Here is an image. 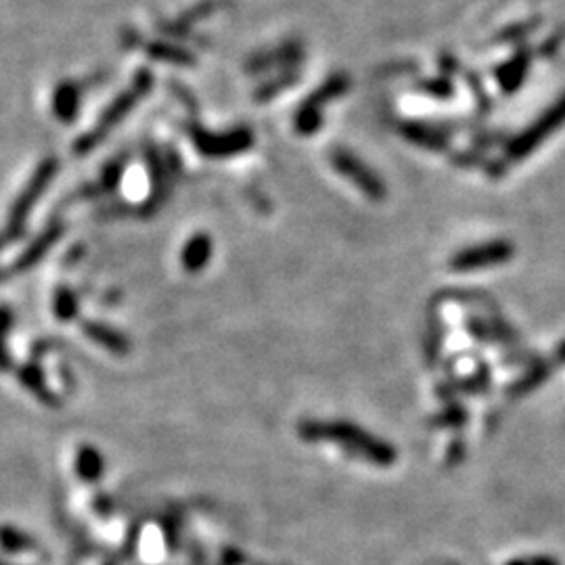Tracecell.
I'll return each instance as SVG.
<instances>
[{"instance_id":"8","label":"cell","mask_w":565,"mask_h":565,"mask_svg":"<svg viewBox=\"0 0 565 565\" xmlns=\"http://www.w3.org/2000/svg\"><path fill=\"white\" fill-rule=\"evenodd\" d=\"M15 375H17L19 385L30 392L36 401L48 406V409H59L61 398L57 392L51 388V383H48V379L45 375L43 367L38 364V361H32L30 358V361L22 362L19 367H15Z\"/></svg>"},{"instance_id":"15","label":"cell","mask_w":565,"mask_h":565,"mask_svg":"<svg viewBox=\"0 0 565 565\" xmlns=\"http://www.w3.org/2000/svg\"><path fill=\"white\" fill-rule=\"evenodd\" d=\"M0 547L11 553H22V550L36 549V542L30 534L15 526H0Z\"/></svg>"},{"instance_id":"6","label":"cell","mask_w":565,"mask_h":565,"mask_svg":"<svg viewBox=\"0 0 565 565\" xmlns=\"http://www.w3.org/2000/svg\"><path fill=\"white\" fill-rule=\"evenodd\" d=\"M65 229L67 226L61 218L51 220V223L45 226V231L34 237L30 243L25 245V250L15 258V262H13V266L9 268L11 277L13 274H22V273L32 271V268H36L40 262L51 253L53 247L59 243L61 237L65 235Z\"/></svg>"},{"instance_id":"9","label":"cell","mask_w":565,"mask_h":565,"mask_svg":"<svg viewBox=\"0 0 565 565\" xmlns=\"http://www.w3.org/2000/svg\"><path fill=\"white\" fill-rule=\"evenodd\" d=\"M80 329H82V333L88 337V340L94 342L96 346H101L103 350H107V352H112V354L126 356L130 352V348H133L130 346L128 337L115 327L107 325V322L82 321Z\"/></svg>"},{"instance_id":"12","label":"cell","mask_w":565,"mask_h":565,"mask_svg":"<svg viewBox=\"0 0 565 565\" xmlns=\"http://www.w3.org/2000/svg\"><path fill=\"white\" fill-rule=\"evenodd\" d=\"M74 470L82 481L94 484V481H99L103 478V473H105V457H103L96 446L84 444L78 448V452H75Z\"/></svg>"},{"instance_id":"5","label":"cell","mask_w":565,"mask_h":565,"mask_svg":"<svg viewBox=\"0 0 565 565\" xmlns=\"http://www.w3.org/2000/svg\"><path fill=\"white\" fill-rule=\"evenodd\" d=\"M331 164H333V168L340 172L343 178H348V181L352 183L354 187L361 189L369 199H373V202H382V199H385V184L382 183V178H379L369 165H364L358 160L356 155L348 154V151L343 149H337L333 151V155H331Z\"/></svg>"},{"instance_id":"16","label":"cell","mask_w":565,"mask_h":565,"mask_svg":"<svg viewBox=\"0 0 565 565\" xmlns=\"http://www.w3.org/2000/svg\"><path fill=\"white\" fill-rule=\"evenodd\" d=\"M13 369H15V361L6 346V337H0V373H9Z\"/></svg>"},{"instance_id":"1","label":"cell","mask_w":565,"mask_h":565,"mask_svg":"<svg viewBox=\"0 0 565 565\" xmlns=\"http://www.w3.org/2000/svg\"><path fill=\"white\" fill-rule=\"evenodd\" d=\"M300 436L306 442H333L352 457L364 459L371 465L390 467L396 463L398 452L385 440L373 436L362 427L348 421H322L310 419L300 425Z\"/></svg>"},{"instance_id":"14","label":"cell","mask_w":565,"mask_h":565,"mask_svg":"<svg viewBox=\"0 0 565 565\" xmlns=\"http://www.w3.org/2000/svg\"><path fill=\"white\" fill-rule=\"evenodd\" d=\"M53 314L61 322H72L80 314V295L72 287L59 285L53 293Z\"/></svg>"},{"instance_id":"4","label":"cell","mask_w":565,"mask_h":565,"mask_svg":"<svg viewBox=\"0 0 565 565\" xmlns=\"http://www.w3.org/2000/svg\"><path fill=\"white\" fill-rule=\"evenodd\" d=\"M565 124V96L555 103L553 107L547 109V114H542L539 120H536L532 126L515 139L507 149L509 162H520L523 157L532 154L542 144V141H547L550 134H555Z\"/></svg>"},{"instance_id":"10","label":"cell","mask_w":565,"mask_h":565,"mask_svg":"<svg viewBox=\"0 0 565 565\" xmlns=\"http://www.w3.org/2000/svg\"><path fill=\"white\" fill-rule=\"evenodd\" d=\"M195 144L205 155H231L250 147L252 136L245 130H235V133L220 136L210 133H195Z\"/></svg>"},{"instance_id":"18","label":"cell","mask_w":565,"mask_h":565,"mask_svg":"<svg viewBox=\"0 0 565 565\" xmlns=\"http://www.w3.org/2000/svg\"><path fill=\"white\" fill-rule=\"evenodd\" d=\"M0 565H6V563H3V561H0Z\"/></svg>"},{"instance_id":"13","label":"cell","mask_w":565,"mask_h":565,"mask_svg":"<svg viewBox=\"0 0 565 565\" xmlns=\"http://www.w3.org/2000/svg\"><path fill=\"white\" fill-rule=\"evenodd\" d=\"M212 237L203 235V233H199V235L191 237L187 241V245H184L183 250V266L184 271L189 273H199L202 268L208 264L210 258H212Z\"/></svg>"},{"instance_id":"11","label":"cell","mask_w":565,"mask_h":565,"mask_svg":"<svg viewBox=\"0 0 565 565\" xmlns=\"http://www.w3.org/2000/svg\"><path fill=\"white\" fill-rule=\"evenodd\" d=\"M80 101H82V88L75 84L74 80H64L55 86L51 96V109L53 115L59 122L72 124L80 114Z\"/></svg>"},{"instance_id":"2","label":"cell","mask_w":565,"mask_h":565,"mask_svg":"<svg viewBox=\"0 0 565 565\" xmlns=\"http://www.w3.org/2000/svg\"><path fill=\"white\" fill-rule=\"evenodd\" d=\"M149 86H151L149 74L147 72L139 74V78L133 82V86H130L128 91H124L120 96H115L112 105H109L105 112L99 115V120L94 122V126L74 143V154L86 155L99 147V144L105 141L115 128H118V124L126 118L130 112H133V109L136 107V103L147 94Z\"/></svg>"},{"instance_id":"3","label":"cell","mask_w":565,"mask_h":565,"mask_svg":"<svg viewBox=\"0 0 565 565\" xmlns=\"http://www.w3.org/2000/svg\"><path fill=\"white\" fill-rule=\"evenodd\" d=\"M59 168H61V164H59L57 157H53V155L45 157V160L36 165V170H34L32 176L27 178L25 187L15 197V202L11 203L9 216H6V224H5L6 229L25 235L27 220H30L34 208H36L40 199H43V195L48 191V187L53 184Z\"/></svg>"},{"instance_id":"17","label":"cell","mask_w":565,"mask_h":565,"mask_svg":"<svg viewBox=\"0 0 565 565\" xmlns=\"http://www.w3.org/2000/svg\"><path fill=\"white\" fill-rule=\"evenodd\" d=\"M15 325V314H13L11 308L0 306V337H6L13 331Z\"/></svg>"},{"instance_id":"7","label":"cell","mask_w":565,"mask_h":565,"mask_svg":"<svg viewBox=\"0 0 565 565\" xmlns=\"http://www.w3.org/2000/svg\"><path fill=\"white\" fill-rule=\"evenodd\" d=\"M513 256V247L507 241H491L486 245H473L467 250H461L451 258V268L457 273L478 271L507 262Z\"/></svg>"}]
</instances>
